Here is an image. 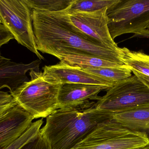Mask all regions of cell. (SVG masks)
Returning a JSON list of instances; mask_svg holds the SVG:
<instances>
[{"label": "cell", "mask_w": 149, "mask_h": 149, "mask_svg": "<svg viewBox=\"0 0 149 149\" xmlns=\"http://www.w3.org/2000/svg\"><path fill=\"white\" fill-rule=\"evenodd\" d=\"M31 16L38 51L50 55L60 50L79 51L125 65L122 48L110 49L81 33L71 22L66 10L58 12L32 10Z\"/></svg>", "instance_id": "cell-1"}, {"label": "cell", "mask_w": 149, "mask_h": 149, "mask_svg": "<svg viewBox=\"0 0 149 149\" xmlns=\"http://www.w3.org/2000/svg\"><path fill=\"white\" fill-rule=\"evenodd\" d=\"M96 102L74 108H58L46 118L41 134L49 149H71L96 126L113 119L111 113L98 110Z\"/></svg>", "instance_id": "cell-2"}, {"label": "cell", "mask_w": 149, "mask_h": 149, "mask_svg": "<svg viewBox=\"0 0 149 149\" xmlns=\"http://www.w3.org/2000/svg\"><path fill=\"white\" fill-rule=\"evenodd\" d=\"M30 80L10 93L17 104L34 119L47 118L59 108L58 97L62 84L49 79L41 71H30Z\"/></svg>", "instance_id": "cell-3"}, {"label": "cell", "mask_w": 149, "mask_h": 149, "mask_svg": "<svg viewBox=\"0 0 149 149\" xmlns=\"http://www.w3.org/2000/svg\"><path fill=\"white\" fill-rule=\"evenodd\" d=\"M149 145L146 135L132 132L113 118L98 124L71 149H139Z\"/></svg>", "instance_id": "cell-4"}, {"label": "cell", "mask_w": 149, "mask_h": 149, "mask_svg": "<svg viewBox=\"0 0 149 149\" xmlns=\"http://www.w3.org/2000/svg\"><path fill=\"white\" fill-rule=\"evenodd\" d=\"M96 102L95 108L113 115L149 105V88L135 75L107 90Z\"/></svg>", "instance_id": "cell-5"}, {"label": "cell", "mask_w": 149, "mask_h": 149, "mask_svg": "<svg viewBox=\"0 0 149 149\" xmlns=\"http://www.w3.org/2000/svg\"><path fill=\"white\" fill-rule=\"evenodd\" d=\"M113 40L123 34L140 32L149 24V0H118L107 11Z\"/></svg>", "instance_id": "cell-6"}, {"label": "cell", "mask_w": 149, "mask_h": 149, "mask_svg": "<svg viewBox=\"0 0 149 149\" xmlns=\"http://www.w3.org/2000/svg\"><path fill=\"white\" fill-rule=\"evenodd\" d=\"M32 10L24 0H0V19L18 43L44 59L37 48Z\"/></svg>", "instance_id": "cell-7"}, {"label": "cell", "mask_w": 149, "mask_h": 149, "mask_svg": "<svg viewBox=\"0 0 149 149\" xmlns=\"http://www.w3.org/2000/svg\"><path fill=\"white\" fill-rule=\"evenodd\" d=\"M108 7L91 12L66 9L72 25L87 36L99 42L106 47L119 50L111 37L107 24V11Z\"/></svg>", "instance_id": "cell-8"}, {"label": "cell", "mask_w": 149, "mask_h": 149, "mask_svg": "<svg viewBox=\"0 0 149 149\" xmlns=\"http://www.w3.org/2000/svg\"><path fill=\"white\" fill-rule=\"evenodd\" d=\"M42 69L45 78L62 85L87 84L104 86L109 88L115 85L108 80L85 71L80 67L69 65L62 61L53 65L45 66Z\"/></svg>", "instance_id": "cell-9"}, {"label": "cell", "mask_w": 149, "mask_h": 149, "mask_svg": "<svg viewBox=\"0 0 149 149\" xmlns=\"http://www.w3.org/2000/svg\"><path fill=\"white\" fill-rule=\"evenodd\" d=\"M34 120L17 104L0 116V149L20 137Z\"/></svg>", "instance_id": "cell-10"}, {"label": "cell", "mask_w": 149, "mask_h": 149, "mask_svg": "<svg viewBox=\"0 0 149 149\" xmlns=\"http://www.w3.org/2000/svg\"><path fill=\"white\" fill-rule=\"evenodd\" d=\"M108 88L104 86L87 84H63L58 94L59 108L77 107L91 101H98L101 98L99 94Z\"/></svg>", "instance_id": "cell-11"}, {"label": "cell", "mask_w": 149, "mask_h": 149, "mask_svg": "<svg viewBox=\"0 0 149 149\" xmlns=\"http://www.w3.org/2000/svg\"><path fill=\"white\" fill-rule=\"evenodd\" d=\"M41 60H34L25 64L16 63L2 56L0 52V90L7 88L11 93L24 82L29 80L26 75L29 71H39Z\"/></svg>", "instance_id": "cell-12"}, {"label": "cell", "mask_w": 149, "mask_h": 149, "mask_svg": "<svg viewBox=\"0 0 149 149\" xmlns=\"http://www.w3.org/2000/svg\"><path fill=\"white\" fill-rule=\"evenodd\" d=\"M52 55L67 64L80 68L116 67L123 65L81 52L61 50L53 52Z\"/></svg>", "instance_id": "cell-13"}, {"label": "cell", "mask_w": 149, "mask_h": 149, "mask_svg": "<svg viewBox=\"0 0 149 149\" xmlns=\"http://www.w3.org/2000/svg\"><path fill=\"white\" fill-rule=\"evenodd\" d=\"M113 118L128 130L146 135L149 141V105L114 114Z\"/></svg>", "instance_id": "cell-14"}, {"label": "cell", "mask_w": 149, "mask_h": 149, "mask_svg": "<svg viewBox=\"0 0 149 149\" xmlns=\"http://www.w3.org/2000/svg\"><path fill=\"white\" fill-rule=\"evenodd\" d=\"M91 74L100 77L113 84H116L132 76L131 69L126 65L116 67L81 68Z\"/></svg>", "instance_id": "cell-15"}, {"label": "cell", "mask_w": 149, "mask_h": 149, "mask_svg": "<svg viewBox=\"0 0 149 149\" xmlns=\"http://www.w3.org/2000/svg\"><path fill=\"white\" fill-rule=\"evenodd\" d=\"M124 64L131 71L149 77V55L140 51H134L126 47L122 48Z\"/></svg>", "instance_id": "cell-16"}, {"label": "cell", "mask_w": 149, "mask_h": 149, "mask_svg": "<svg viewBox=\"0 0 149 149\" xmlns=\"http://www.w3.org/2000/svg\"><path fill=\"white\" fill-rule=\"evenodd\" d=\"M31 10L58 12L67 9L74 0H24Z\"/></svg>", "instance_id": "cell-17"}, {"label": "cell", "mask_w": 149, "mask_h": 149, "mask_svg": "<svg viewBox=\"0 0 149 149\" xmlns=\"http://www.w3.org/2000/svg\"><path fill=\"white\" fill-rule=\"evenodd\" d=\"M42 119L33 122L29 128L18 138L8 146L1 149H21L34 140L40 134L43 124Z\"/></svg>", "instance_id": "cell-18"}, {"label": "cell", "mask_w": 149, "mask_h": 149, "mask_svg": "<svg viewBox=\"0 0 149 149\" xmlns=\"http://www.w3.org/2000/svg\"><path fill=\"white\" fill-rule=\"evenodd\" d=\"M118 0H74L67 9L77 11L91 12L109 8Z\"/></svg>", "instance_id": "cell-19"}, {"label": "cell", "mask_w": 149, "mask_h": 149, "mask_svg": "<svg viewBox=\"0 0 149 149\" xmlns=\"http://www.w3.org/2000/svg\"><path fill=\"white\" fill-rule=\"evenodd\" d=\"M21 149H49V148L40 132L35 139L27 143Z\"/></svg>", "instance_id": "cell-20"}, {"label": "cell", "mask_w": 149, "mask_h": 149, "mask_svg": "<svg viewBox=\"0 0 149 149\" xmlns=\"http://www.w3.org/2000/svg\"><path fill=\"white\" fill-rule=\"evenodd\" d=\"M13 39L14 37L11 32L3 24L0 23V48Z\"/></svg>", "instance_id": "cell-21"}, {"label": "cell", "mask_w": 149, "mask_h": 149, "mask_svg": "<svg viewBox=\"0 0 149 149\" xmlns=\"http://www.w3.org/2000/svg\"><path fill=\"white\" fill-rule=\"evenodd\" d=\"M15 101L10 94L0 91V106Z\"/></svg>", "instance_id": "cell-22"}, {"label": "cell", "mask_w": 149, "mask_h": 149, "mask_svg": "<svg viewBox=\"0 0 149 149\" xmlns=\"http://www.w3.org/2000/svg\"><path fill=\"white\" fill-rule=\"evenodd\" d=\"M17 104L16 101H13L10 103L4 104V105H1L0 106V116L4 114Z\"/></svg>", "instance_id": "cell-23"}, {"label": "cell", "mask_w": 149, "mask_h": 149, "mask_svg": "<svg viewBox=\"0 0 149 149\" xmlns=\"http://www.w3.org/2000/svg\"><path fill=\"white\" fill-rule=\"evenodd\" d=\"M133 37L145 38L149 39V30L146 29L140 32L134 34Z\"/></svg>", "instance_id": "cell-24"}, {"label": "cell", "mask_w": 149, "mask_h": 149, "mask_svg": "<svg viewBox=\"0 0 149 149\" xmlns=\"http://www.w3.org/2000/svg\"><path fill=\"white\" fill-rule=\"evenodd\" d=\"M139 149H149V146L145 147V148H140Z\"/></svg>", "instance_id": "cell-25"}, {"label": "cell", "mask_w": 149, "mask_h": 149, "mask_svg": "<svg viewBox=\"0 0 149 149\" xmlns=\"http://www.w3.org/2000/svg\"><path fill=\"white\" fill-rule=\"evenodd\" d=\"M147 29H148L149 30V24L148 26V28H147Z\"/></svg>", "instance_id": "cell-26"}, {"label": "cell", "mask_w": 149, "mask_h": 149, "mask_svg": "<svg viewBox=\"0 0 149 149\" xmlns=\"http://www.w3.org/2000/svg\"><path fill=\"white\" fill-rule=\"evenodd\" d=\"M0 23H1V19H0Z\"/></svg>", "instance_id": "cell-27"}, {"label": "cell", "mask_w": 149, "mask_h": 149, "mask_svg": "<svg viewBox=\"0 0 149 149\" xmlns=\"http://www.w3.org/2000/svg\"></svg>", "instance_id": "cell-28"}]
</instances>
